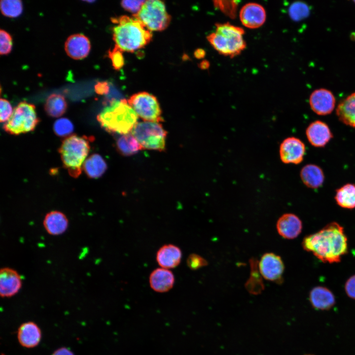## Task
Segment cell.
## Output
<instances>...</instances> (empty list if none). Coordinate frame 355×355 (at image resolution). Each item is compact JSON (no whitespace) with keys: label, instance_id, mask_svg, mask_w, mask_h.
Wrapping results in <instances>:
<instances>
[{"label":"cell","instance_id":"obj_1","mask_svg":"<svg viewBox=\"0 0 355 355\" xmlns=\"http://www.w3.org/2000/svg\"><path fill=\"white\" fill-rule=\"evenodd\" d=\"M347 238L343 227L331 222L318 232L305 237L302 246L323 262H339L348 251Z\"/></svg>","mask_w":355,"mask_h":355},{"label":"cell","instance_id":"obj_2","mask_svg":"<svg viewBox=\"0 0 355 355\" xmlns=\"http://www.w3.org/2000/svg\"><path fill=\"white\" fill-rule=\"evenodd\" d=\"M111 21L116 24L112 29L115 45L123 52H134L145 47L152 39L151 31L133 17L123 15L112 18Z\"/></svg>","mask_w":355,"mask_h":355},{"label":"cell","instance_id":"obj_3","mask_svg":"<svg viewBox=\"0 0 355 355\" xmlns=\"http://www.w3.org/2000/svg\"><path fill=\"white\" fill-rule=\"evenodd\" d=\"M101 126L110 133L124 135L132 130L138 115L125 99L112 100L97 115Z\"/></svg>","mask_w":355,"mask_h":355},{"label":"cell","instance_id":"obj_4","mask_svg":"<svg viewBox=\"0 0 355 355\" xmlns=\"http://www.w3.org/2000/svg\"><path fill=\"white\" fill-rule=\"evenodd\" d=\"M215 30L207 38L220 54L231 58L240 54L246 46L244 29L229 23H217Z\"/></svg>","mask_w":355,"mask_h":355},{"label":"cell","instance_id":"obj_5","mask_svg":"<svg viewBox=\"0 0 355 355\" xmlns=\"http://www.w3.org/2000/svg\"><path fill=\"white\" fill-rule=\"evenodd\" d=\"M93 138L72 135L64 140L59 149L63 166L72 178L82 173L83 164L90 149V142Z\"/></svg>","mask_w":355,"mask_h":355},{"label":"cell","instance_id":"obj_6","mask_svg":"<svg viewBox=\"0 0 355 355\" xmlns=\"http://www.w3.org/2000/svg\"><path fill=\"white\" fill-rule=\"evenodd\" d=\"M143 149L163 151L165 150L167 131L159 122H137L131 131Z\"/></svg>","mask_w":355,"mask_h":355},{"label":"cell","instance_id":"obj_7","mask_svg":"<svg viewBox=\"0 0 355 355\" xmlns=\"http://www.w3.org/2000/svg\"><path fill=\"white\" fill-rule=\"evenodd\" d=\"M39 122L36 106L22 102L14 108L11 117L4 124L3 129L9 134L18 135L34 130Z\"/></svg>","mask_w":355,"mask_h":355},{"label":"cell","instance_id":"obj_8","mask_svg":"<svg viewBox=\"0 0 355 355\" xmlns=\"http://www.w3.org/2000/svg\"><path fill=\"white\" fill-rule=\"evenodd\" d=\"M133 16L150 31L164 30L171 20L164 2L159 0L145 1L140 11Z\"/></svg>","mask_w":355,"mask_h":355},{"label":"cell","instance_id":"obj_9","mask_svg":"<svg viewBox=\"0 0 355 355\" xmlns=\"http://www.w3.org/2000/svg\"><path fill=\"white\" fill-rule=\"evenodd\" d=\"M128 102L137 115L144 121H163L159 103L154 95L146 92H138L132 95Z\"/></svg>","mask_w":355,"mask_h":355},{"label":"cell","instance_id":"obj_10","mask_svg":"<svg viewBox=\"0 0 355 355\" xmlns=\"http://www.w3.org/2000/svg\"><path fill=\"white\" fill-rule=\"evenodd\" d=\"M258 268L265 280L278 284L283 281L284 266L279 255L273 252L264 253L258 262Z\"/></svg>","mask_w":355,"mask_h":355},{"label":"cell","instance_id":"obj_11","mask_svg":"<svg viewBox=\"0 0 355 355\" xmlns=\"http://www.w3.org/2000/svg\"><path fill=\"white\" fill-rule=\"evenodd\" d=\"M305 150V145L300 139L294 137H288L280 145V158L284 163L298 164L303 160Z\"/></svg>","mask_w":355,"mask_h":355},{"label":"cell","instance_id":"obj_12","mask_svg":"<svg viewBox=\"0 0 355 355\" xmlns=\"http://www.w3.org/2000/svg\"><path fill=\"white\" fill-rule=\"evenodd\" d=\"M22 286L20 274L14 269L8 267L0 270V295L1 297H10L16 295Z\"/></svg>","mask_w":355,"mask_h":355},{"label":"cell","instance_id":"obj_13","mask_svg":"<svg viewBox=\"0 0 355 355\" xmlns=\"http://www.w3.org/2000/svg\"><path fill=\"white\" fill-rule=\"evenodd\" d=\"M309 104L315 113L320 115H325L331 113L334 109L335 98L329 90L318 89L311 94Z\"/></svg>","mask_w":355,"mask_h":355},{"label":"cell","instance_id":"obj_14","mask_svg":"<svg viewBox=\"0 0 355 355\" xmlns=\"http://www.w3.org/2000/svg\"><path fill=\"white\" fill-rule=\"evenodd\" d=\"M239 17L244 26L250 29H255L264 24L266 14L264 8L261 5L255 2H249L242 7Z\"/></svg>","mask_w":355,"mask_h":355},{"label":"cell","instance_id":"obj_15","mask_svg":"<svg viewBox=\"0 0 355 355\" xmlns=\"http://www.w3.org/2000/svg\"><path fill=\"white\" fill-rule=\"evenodd\" d=\"M276 228L278 234L286 239H293L299 236L302 229V223L295 214L286 213L278 219Z\"/></svg>","mask_w":355,"mask_h":355},{"label":"cell","instance_id":"obj_16","mask_svg":"<svg viewBox=\"0 0 355 355\" xmlns=\"http://www.w3.org/2000/svg\"><path fill=\"white\" fill-rule=\"evenodd\" d=\"M90 48L88 38L81 34L70 36L65 43V49L67 55L75 60H80L87 57Z\"/></svg>","mask_w":355,"mask_h":355},{"label":"cell","instance_id":"obj_17","mask_svg":"<svg viewBox=\"0 0 355 355\" xmlns=\"http://www.w3.org/2000/svg\"><path fill=\"white\" fill-rule=\"evenodd\" d=\"M69 225L68 217L60 211L54 210L47 213L43 220V226L45 230L51 236H59L64 234L67 230Z\"/></svg>","mask_w":355,"mask_h":355},{"label":"cell","instance_id":"obj_18","mask_svg":"<svg viewBox=\"0 0 355 355\" xmlns=\"http://www.w3.org/2000/svg\"><path fill=\"white\" fill-rule=\"evenodd\" d=\"M306 134L309 142L315 147H323L332 138L330 129L324 122L317 120L307 128Z\"/></svg>","mask_w":355,"mask_h":355},{"label":"cell","instance_id":"obj_19","mask_svg":"<svg viewBox=\"0 0 355 355\" xmlns=\"http://www.w3.org/2000/svg\"><path fill=\"white\" fill-rule=\"evenodd\" d=\"M182 252L178 246L173 244L165 245L157 251L156 259L161 268L171 269L178 266L181 260Z\"/></svg>","mask_w":355,"mask_h":355},{"label":"cell","instance_id":"obj_20","mask_svg":"<svg viewBox=\"0 0 355 355\" xmlns=\"http://www.w3.org/2000/svg\"><path fill=\"white\" fill-rule=\"evenodd\" d=\"M151 288L155 291L165 292L170 290L174 286L175 277L168 269L157 268L150 274L149 279Z\"/></svg>","mask_w":355,"mask_h":355},{"label":"cell","instance_id":"obj_21","mask_svg":"<svg viewBox=\"0 0 355 355\" xmlns=\"http://www.w3.org/2000/svg\"><path fill=\"white\" fill-rule=\"evenodd\" d=\"M41 337V330L34 322L23 323L18 328L17 338L23 347L30 348L36 346L40 342Z\"/></svg>","mask_w":355,"mask_h":355},{"label":"cell","instance_id":"obj_22","mask_svg":"<svg viewBox=\"0 0 355 355\" xmlns=\"http://www.w3.org/2000/svg\"><path fill=\"white\" fill-rule=\"evenodd\" d=\"M309 300L314 308L320 310H329L335 303L333 293L327 288L321 286H316L311 290Z\"/></svg>","mask_w":355,"mask_h":355},{"label":"cell","instance_id":"obj_23","mask_svg":"<svg viewBox=\"0 0 355 355\" xmlns=\"http://www.w3.org/2000/svg\"><path fill=\"white\" fill-rule=\"evenodd\" d=\"M336 114L340 121L355 128V92L339 104L336 108Z\"/></svg>","mask_w":355,"mask_h":355},{"label":"cell","instance_id":"obj_24","mask_svg":"<svg viewBox=\"0 0 355 355\" xmlns=\"http://www.w3.org/2000/svg\"><path fill=\"white\" fill-rule=\"evenodd\" d=\"M300 175L303 183L308 187L314 189L321 186L324 179L322 169L314 164H308L303 167Z\"/></svg>","mask_w":355,"mask_h":355},{"label":"cell","instance_id":"obj_25","mask_svg":"<svg viewBox=\"0 0 355 355\" xmlns=\"http://www.w3.org/2000/svg\"><path fill=\"white\" fill-rule=\"evenodd\" d=\"M82 169L88 177L91 178H100L106 171L107 164L99 154H93L85 161Z\"/></svg>","mask_w":355,"mask_h":355},{"label":"cell","instance_id":"obj_26","mask_svg":"<svg viewBox=\"0 0 355 355\" xmlns=\"http://www.w3.org/2000/svg\"><path fill=\"white\" fill-rule=\"evenodd\" d=\"M67 104L64 97L58 94H52L47 98L44 109L47 114L52 117H59L65 113Z\"/></svg>","mask_w":355,"mask_h":355},{"label":"cell","instance_id":"obj_27","mask_svg":"<svg viewBox=\"0 0 355 355\" xmlns=\"http://www.w3.org/2000/svg\"><path fill=\"white\" fill-rule=\"evenodd\" d=\"M335 199L342 208H355V185L347 183L336 190Z\"/></svg>","mask_w":355,"mask_h":355},{"label":"cell","instance_id":"obj_28","mask_svg":"<svg viewBox=\"0 0 355 355\" xmlns=\"http://www.w3.org/2000/svg\"><path fill=\"white\" fill-rule=\"evenodd\" d=\"M250 265V276L246 283L248 290L252 294H258L264 288V284L258 268V261L254 258L249 260Z\"/></svg>","mask_w":355,"mask_h":355},{"label":"cell","instance_id":"obj_29","mask_svg":"<svg viewBox=\"0 0 355 355\" xmlns=\"http://www.w3.org/2000/svg\"><path fill=\"white\" fill-rule=\"evenodd\" d=\"M116 144L118 151L124 156L134 155L143 149L131 133L121 135L117 139Z\"/></svg>","mask_w":355,"mask_h":355},{"label":"cell","instance_id":"obj_30","mask_svg":"<svg viewBox=\"0 0 355 355\" xmlns=\"http://www.w3.org/2000/svg\"><path fill=\"white\" fill-rule=\"evenodd\" d=\"M0 10L5 16L18 17L23 10L22 1L19 0H2L0 1Z\"/></svg>","mask_w":355,"mask_h":355},{"label":"cell","instance_id":"obj_31","mask_svg":"<svg viewBox=\"0 0 355 355\" xmlns=\"http://www.w3.org/2000/svg\"><path fill=\"white\" fill-rule=\"evenodd\" d=\"M74 126L71 121L67 118L56 120L53 124L55 134L60 137H65L71 135L73 131Z\"/></svg>","mask_w":355,"mask_h":355},{"label":"cell","instance_id":"obj_32","mask_svg":"<svg viewBox=\"0 0 355 355\" xmlns=\"http://www.w3.org/2000/svg\"><path fill=\"white\" fill-rule=\"evenodd\" d=\"M215 7L220 9L225 15L231 18L236 16L238 3L236 0H215L213 1Z\"/></svg>","mask_w":355,"mask_h":355},{"label":"cell","instance_id":"obj_33","mask_svg":"<svg viewBox=\"0 0 355 355\" xmlns=\"http://www.w3.org/2000/svg\"><path fill=\"white\" fill-rule=\"evenodd\" d=\"M308 12L307 6L300 2L293 3L289 9V15L294 20H298L304 18Z\"/></svg>","mask_w":355,"mask_h":355},{"label":"cell","instance_id":"obj_34","mask_svg":"<svg viewBox=\"0 0 355 355\" xmlns=\"http://www.w3.org/2000/svg\"><path fill=\"white\" fill-rule=\"evenodd\" d=\"M121 51L116 45L108 52V56L110 59L112 65L115 70H119L124 65V59Z\"/></svg>","mask_w":355,"mask_h":355},{"label":"cell","instance_id":"obj_35","mask_svg":"<svg viewBox=\"0 0 355 355\" xmlns=\"http://www.w3.org/2000/svg\"><path fill=\"white\" fill-rule=\"evenodd\" d=\"M0 53L1 55L8 54L12 49V40L10 34L3 30L0 31Z\"/></svg>","mask_w":355,"mask_h":355},{"label":"cell","instance_id":"obj_36","mask_svg":"<svg viewBox=\"0 0 355 355\" xmlns=\"http://www.w3.org/2000/svg\"><path fill=\"white\" fill-rule=\"evenodd\" d=\"M0 121L5 122L11 117L13 110L8 101L5 99H0Z\"/></svg>","mask_w":355,"mask_h":355},{"label":"cell","instance_id":"obj_37","mask_svg":"<svg viewBox=\"0 0 355 355\" xmlns=\"http://www.w3.org/2000/svg\"><path fill=\"white\" fill-rule=\"evenodd\" d=\"M187 264L192 270H197L208 264V262L203 257L197 254H191L187 259Z\"/></svg>","mask_w":355,"mask_h":355},{"label":"cell","instance_id":"obj_38","mask_svg":"<svg viewBox=\"0 0 355 355\" xmlns=\"http://www.w3.org/2000/svg\"><path fill=\"white\" fill-rule=\"evenodd\" d=\"M144 2L145 0H123L121 5L125 10L134 15L140 11Z\"/></svg>","mask_w":355,"mask_h":355},{"label":"cell","instance_id":"obj_39","mask_svg":"<svg viewBox=\"0 0 355 355\" xmlns=\"http://www.w3.org/2000/svg\"><path fill=\"white\" fill-rule=\"evenodd\" d=\"M345 290L350 298L355 300V275L351 276L346 281Z\"/></svg>","mask_w":355,"mask_h":355},{"label":"cell","instance_id":"obj_40","mask_svg":"<svg viewBox=\"0 0 355 355\" xmlns=\"http://www.w3.org/2000/svg\"><path fill=\"white\" fill-rule=\"evenodd\" d=\"M95 91L99 95H106L109 90L108 83L106 81L98 82L95 85Z\"/></svg>","mask_w":355,"mask_h":355},{"label":"cell","instance_id":"obj_41","mask_svg":"<svg viewBox=\"0 0 355 355\" xmlns=\"http://www.w3.org/2000/svg\"><path fill=\"white\" fill-rule=\"evenodd\" d=\"M52 355H74V354L68 348L62 347L55 351Z\"/></svg>","mask_w":355,"mask_h":355},{"label":"cell","instance_id":"obj_42","mask_svg":"<svg viewBox=\"0 0 355 355\" xmlns=\"http://www.w3.org/2000/svg\"><path fill=\"white\" fill-rule=\"evenodd\" d=\"M205 51L201 48L197 49L194 53V56L197 59H202L205 56Z\"/></svg>","mask_w":355,"mask_h":355},{"label":"cell","instance_id":"obj_43","mask_svg":"<svg viewBox=\"0 0 355 355\" xmlns=\"http://www.w3.org/2000/svg\"><path fill=\"white\" fill-rule=\"evenodd\" d=\"M200 67L204 70L208 69L209 67V62L206 60L202 61L200 64Z\"/></svg>","mask_w":355,"mask_h":355},{"label":"cell","instance_id":"obj_44","mask_svg":"<svg viewBox=\"0 0 355 355\" xmlns=\"http://www.w3.org/2000/svg\"></svg>","mask_w":355,"mask_h":355},{"label":"cell","instance_id":"obj_45","mask_svg":"<svg viewBox=\"0 0 355 355\" xmlns=\"http://www.w3.org/2000/svg\"><path fill=\"white\" fill-rule=\"evenodd\" d=\"M354 2H355V1H354Z\"/></svg>","mask_w":355,"mask_h":355}]
</instances>
